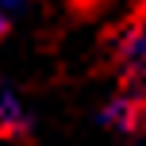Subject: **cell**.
Returning a JSON list of instances; mask_svg holds the SVG:
<instances>
[{
  "label": "cell",
  "mask_w": 146,
  "mask_h": 146,
  "mask_svg": "<svg viewBox=\"0 0 146 146\" xmlns=\"http://www.w3.org/2000/svg\"><path fill=\"white\" fill-rule=\"evenodd\" d=\"M4 31H8V15L0 12V42H4Z\"/></svg>",
  "instance_id": "5"
},
{
  "label": "cell",
  "mask_w": 146,
  "mask_h": 146,
  "mask_svg": "<svg viewBox=\"0 0 146 146\" xmlns=\"http://www.w3.org/2000/svg\"><path fill=\"white\" fill-rule=\"evenodd\" d=\"M31 123L27 100L19 96V88H12L8 81H0V139L4 135H23Z\"/></svg>",
  "instance_id": "3"
},
{
  "label": "cell",
  "mask_w": 146,
  "mask_h": 146,
  "mask_svg": "<svg viewBox=\"0 0 146 146\" xmlns=\"http://www.w3.org/2000/svg\"><path fill=\"white\" fill-rule=\"evenodd\" d=\"M142 119H146L142 92H123V96H115V100H108L104 111H100V123L108 127V131H115V135H135L142 127Z\"/></svg>",
  "instance_id": "2"
},
{
  "label": "cell",
  "mask_w": 146,
  "mask_h": 146,
  "mask_svg": "<svg viewBox=\"0 0 146 146\" xmlns=\"http://www.w3.org/2000/svg\"><path fill=\"white\" fill-rule=\"evenodd\" d=\"M23 8H31V0H0V12H23Z\"/></svg>",
  "instance_id": "4"
},
{
  "label": "cell",
  "mask_w": 146,
  "mask_h": 146,
  "mask_svg": "<svg viewBox=\"0 0 146 146\" xmlns=\"http://www.w3.org/2000/svg\"><path fill=\"white\" fill-rule=\"evenodd\" d=\"M115 58H119L123 77L135 85V92H146V23H135L119 35Z\"/></svg>",
  "instance_id": "1"
},
{
  "label": "cell",
  "mask_w": 146,
  "mask_h": 146,
  "mask_svg": "<svg viewBox=\"0 0 146 146\" xmlns=\"http://www.w3.org/2000/svg\"><path fill=\"white\" fill-rule=\"evenodd\" d=\"M142 4H146V0H142Z\"/></svg>",
  "instance_id": "6"
}]
</instances>
